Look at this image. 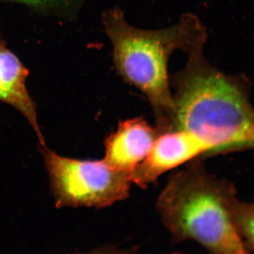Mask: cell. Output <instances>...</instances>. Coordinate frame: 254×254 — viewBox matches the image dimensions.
<instances>
[{"instance_id": "cell-1", "label": "cell", "mask_w": 254, "mask_h": 254, "mask_svg": "<svg viewBox=\"0 0 254 254\" xmlns=\"http://www.w3.org/2000/svg\"><path fill=\"white\" fill-rule=\"evenodd\" d=\"M205 45L190 50L185 67L170 76L175 104L170 130L198 138L208 156L254 147V108L243 80L210 64Z\"/></svg>"}, {"instance_id": "cell-2", "label": "cell", "mask_w": 254, "mask_h": 254, "mask_svg": "<svg viewBox=\"0 0 254 254\" xmlns=\"http://www.w3.org/2000/svg\"><path fill=\"white\" fill-rule=\"evenodd\" d=\"M102 22L113 47L114 66L128 84L146 97L161 132L173 127V92L168 73L170 57L177 50L189 53L207 41L206 29L199 18L185 14L170 27L144 30L129 24L118 6L103 13Z\"/></svg>"}, {"instance_id": "cell-3", "label": "cell", "mask_w": 254, "mask_h": 254, "mask_svg": "<svg viewBox=\"0 0 254 254\" xmlns=\"http://www.w3.org/2000/svg\"><path fill=\"white\" fill-rule=\"evenodd\" d=\"M232 187L206 173L199 159L170 177L156 208L174 242L193 240L212 254H250L232 220Z\"/></svg>"}, {"instance_id": "cell-4", "label": "cell", "mask_w": 254, "mask_h": 254, "mask_svg": "<svg viewBox=\"0 0 254 254\" xmlns=\"http://www.w3.org/2000/svg\"><path fill=\"white\" fill-rule=\"evenodd\" d=\"M50 177L57 208H103L126 199L131 175L99 160H78L57 154L46 145L40 148Z\"/></svg>"}, {"instance_id": "cell-5", "label": "cell", "mask_w": 254, "mask_h": 254, "mask_svg": "<svg viewBox=\"0 0 254 254\" xmlns=\"http://www.w3.org/2000/svg\"><path fill=\"white\" fill-rule=\"evenodd\" d=\"M208 155L204 143L189 132L172 129L159 133L146 158L132 172L131 182L146 188L169 170Z\"/></svg>"}, {"instance_id": "cell-6", "label": "cell", "mask_w": 254, "mask_h": 254, "mask_svg": "<svg viewBox=\"0 0 254 254\" xmlns=\"http://www.w3.org/2000/svg\"><path fill=\"white\" fill-rule=\"evenodd\" d=\"M159 132L142 118L124 120L105 140V160L131 175L151 150Z\"/></svg>"}, {"instance_id": "cell-7", "label": "cell", "mask_w": 254, "mask_h": 254, "mask_svg": "<svg viewBox=\"0 0 254 254\" xmlns=\"http://www.w3.org/2000/svg\"><path fill=\"white\" fill-rule=\"evenodd\" d=\"M29 75L17 57L0 38V102L19 111L33 127L41 146L46 145L37 117V106L28 93L26 80Z\"/></svg>"}, {"instance_id": "cell-8", "label": "cell", "mask_w": 254, "mask_h": 254, "mask_svg": "<svg viewBox=\"0 0 254 254\" xmlns=\"http://www.w3.org/2000/svg\"><path fill=\"white\" fill-rule=\"evenodd\" d=\"M229 209L247 250L254 251V201H241L234 192L229 201Z\"/></svg>"}, {"instance_id": "cell-9", "label": "cell", "mask_w": 254, "mask_h": 254, "mask_svg": "<svg viewBox=\"0 0 254 254\" xmlns=\"http://www.w3.org/2000/svg\"><path fill=\"white\" fill-rule=\"evenodd\" d=\"M28 5L32 7L39 9H53L64 7L69 5L73 0H9Z\"/></svg>"}, {"instance_id": "cell-10", "label": "cell", "mask_w": 254, "mask_h": 254, "mask_svg": "<svg viewBox=\"0 0 254 254\" xmlns=\"http://www.w3.org/2000/svg\"><path fill=\"white\" fill-rule=\"evenodd\" d=\"M81 254H146L142 253L139 249L136 247H130V248H120L116 246H106L97 249L88 253Z\"/></svg>"}, {"instance_id": "cell-11", "label": "cell", "mask_w": 254, "mask_h": 254, "mask_svg": "<svg viewBox=\"0 0 254 254\" xmlns=\"http://www.w3.org/2000/svg\"></svg>"}]
</instances>
